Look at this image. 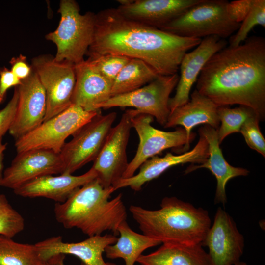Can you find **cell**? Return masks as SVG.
<instances>
[{"label":"cell","mask_w":265,"mask_h":265,"mask_svg":"<svg viewBox=\"0 0 265 265\" xmlns=\"http://www.w3.org/2000/svg\"><path fill=\"white\" fill-rule=\"evenodd\" d=\"M40 261L35 244L0 235V265H39Z\"/></svg>","instance_id":"obj_27"},{"label":"cell","mask_w":265,"mask_h":265,"mask_svg":"<svg viewBox=\"0 0 265 265\" xmlns=\"http://www.w3.org/2000/svg\"><path fill=\"white\" fill-rule=\"evenodd\" d=\"M137 262L141 265H213L201 244H162L156 251L142 254Z\"/></svg>","instance_id":"obj_24"},{"label":"cell","mask_w":265,"mask_h":265,"mask_svg":"<svg viewBox=\"0 0 265 265\" xmlns=\"http://www.w3.org/2000/svg\"><path fill=\"white\" fill-rule=\"evenodd\" d=\"M19 99L17 111L9 133L15 140L41 124L47 109L45 90L33 70L30 75L17 86Z\"/></svg>","instance_id":"obj_15"},{"label":"cell","mask_w":265,"mask_h":265,"mask_svg":"<svg viewBox=\"0 0 265 265\" xmlns=\"http://www.w3.org/2000/svg\"><path fill=\"white\" fill-rule=\"evenodd\" d=\"M217 113L221 122V126L217 130L220 144L229 135L239 132L241 126L249 117L255 114L258 116L252 108L242 105L233 108L228 106H218Z\"/></svg>","instance_id":"obj_28"},{"label":"cell","mask_w":265,"mask_h":265,"mask_svg":"<svg viewBox=\"0 0 265 265\" xmlns=\"http://www.w3.org/2000/svg\"><path fill=\"white\" fill-rule=\"evenodd\" d=\"M116 236L106 234L89 237L78 242H65L60 236H54L34 244L39 258L42 261H48L53 257L60 255H72L81 261V265H117L106 262L103 253L106 248L114 244Z\"/></svg>","instance_id":"obj_16"},{"label":"cell","mask_w":265,"mask_h":265,"mask_svg":"<svg viewBox=\"0 0 265 265\" xmlns=\"http://www.w3.org/2000/svg\"><path fill=\"white\" fill-rule=\"evenodd\" d=\"M21 81L11 70L5 67L0 68V104L4 101L8 89L19 86Z\"/></svg>","instance_id":"obj_35"},{"label":"cell","mask_w":265,"mask_h":265,"mask_svg":"<svg viewBox=\"0 0 265 265\" xmlns=\"http://www.w3.org/2000/svg\"><path fill=\"white\" fill-rule=\"evenodd\" d=\"M201 0H135L116 9L124 17L160 28Z\"/></svg>","instance_id":"obj_20"},{"label":"cell","mask_w":265,"mask_h":265,"mask_svg":"<svg viewBox=\"0 0 265 265\" xmlns=\"http://www.w3.org/2000/svg\"><path fill=\"white\" fill-rule=\"evenodd\" d=\"M198 132L208 142L209 157L201 164L189 165L185 172L188 174L202 168L209 169L217 181L214 203H221L224 206L227 202L225 187L228 182L234 177L246 176L249 171L243 168L233 166L225 160L219 146L217 130L208 125H204L199 128Z\"/></svg>","instance_id":"obj_22"},{"label":"cell","mask_w":265,"mask_h":265,"mask_svg":"<svg viewBox=\"0 0 265 265\" xmlns=\"http://www.w3.org/2000/svg\"><path fill=\"white\" fill-rule=\"evenodd\" d=\"M63 170L59 154L44 149L26 151L17 153L4 170L0 186L14 190L35 178L62 174Z\"/></svg>","instance_id":"obj_14"},{"label":"cell","mask_w":265,"mask_h":265,"mask_svg":"<svg viewBox=\"0 0 265 265\" xmlns=\"http://www.w3.org/2000/svg\"><path fill=\"white\" fill-rule=\"evenodd\" d=\"M76 82L72 104L87 111H100L99 106L111 97L112 82L87 60L75 64Z\"/></svg>","instance_id":"obj_21"},{"label":"cell","mask_w":265,"mask_h":265,"mask_svg":"<svg viewBox=\"0 0 265 265\" xmlns=\"http://www.w3.org/2000/svg\"><path fill=\"white\" fill-rule=\"evenodd\" d=\"M97 177L96 171L91 167L86 173L78 176L61 174L41 176L24 184L13 191L23 197H44L57 203H63L77 189Z\"/></svg>","instance_id":"obj_19"},{"label":"cell","mask_w":265,"mask_h":265,"mask_svg":"<svg viewBox=\"0 0 265 265\" xmlns=\"http://www.w3.org/2000/svg\"><path fill=\"white\" fill-rule=\"evenodd\" d=\"M196 90L217 106L252 108L265 117V39L248 37L236 46L214 53L202 68Z\"/></svg>","instance_id":"obj_2"},{"label":"cell","mask_w":265,"mask_h":265,"mask_svg":"<svg viewBox=\"0 0 265 265\" xmlns=\"http://www.w3.org/2000/svg\"><path fill=\"white\" fill-rule=\"evenodd\" d=\"M257 25L265 27V0H254L253 4L236 31L230 37L229 46H236L243 42L249 32Z\"/></svg>","instance_id":"obj_29"},{"label":"cell","mask_w":265,"mask_h":265,"mask_svg":"<svg viewBox=\"0 0 265 265\" xmlns=\"http://www.w3.org/2000/svg\"><path fill=\"white\" fill-rule=\"evenodd\" d=\"M160 209L131 205L132 217L143 235L162 244H201L211 226L208 211L176 197L162 199Z\"/></svg>","instance_id":"obj_4"},{"label":"cell","mask_w":265,"mask_h":265,"mask_svg":"<svg viewBox=\"0 0 265 265\" xmlns=\"http://www.w3.org/2000/svg\"><path fill=\"white\" fill-rule=\"evenodd\" d=\"M65 257V255L60 254L53 257L48 261H50L53 265H66L64 263Z\"/></svg>","instance_id":"obj_38"},{"label":"cell","mask_w":265,"mask_h":265,"mask_svg":"<svg viewBox=\"0 0 265 265\" xmlns=\"http://www.w3.org/2000/svg\"><path fill=\"white\" fill-rule=\"evenodd\" d=\"M179 79L176 73L159 76L147 84L133 91L111 97L101 104L99 109L114 107H131L155 118L163 127L170 111L169 108L170 95L176 87Z\"/></svg>","instance_id":"obj_10"},{"label":"cell","mask_w":265,"mask_h":265,"mask_svg":"<svg viewBox=\"0 0 265 265\" xmlns=\"http://www.w3.org/2000/svg\"><path fill=\"white\" fill-rule=\"evenodd\" d=\"M87 111L72 104L66 109L15 140L17 153L44 149L59 154L65 140L100 112Z\"/></svg>","instance_id":"obj_7"},{"label":"cell","mask_w":265,"mask_h":265,"mask_svg":"<svg viewBox=\"0 0 265 265\" xmlns=\"http://www.w3.org/2000/svg\"><path fill=\"white\" fill-rule=\"evenodd\" d=\"M141 113L135 109H129L122 114L119 123L111 129L92 167L97 178L105 188L113 186L122 178L128 162L126 149L132 128L131 119Z\"/></svg>","instance_id":"obj_12"},{"label":"cell","mask_w":265,"mask_h":265,"mask_svg":"<svg viewBox=\"0 0 265 265\" xmlns=\"http://www.w3.org/2000/svg\"><path fill=\"white\" fill-rule=\"evenodd\" d=\"M234 265H248L245 262L240 261Z\"/></svg>","instance_id":"obj_40"},{"label":"cell","mask_w":265,"mask_h":265,"mask_svg":"<svg viewBox=\"0 0 265 265\" xmlns=\"http://www.w3.org/2000/svg\"><path fill=\"white\" fill-rule=\"evenodd\" d=\"M208 157V142L203 136L199 134V140L191 150L179 155L167 153L163 157L155 156L142 163L137 174L120 179L112 187L115 191L129 187L135 191H138L144 184L158 178L170 167L186 163L201 164Z\"/></svg>","instance_id":"obj_18"},{"label":"cell","mask_w":265,"mask_h":265,"mask_svg":"<svg viewBox=\"0 0 265 265\" xmlns=\"http://www.w3.org/2000/svg\"><path fill=\"white\" fill-rule=\"evenodd\" d=\"M88 56L87 60L101 75L112 83L122 69L131 59L125 56L112 54Z\"/></svg>","instance_id":"obj_31"},{"label":"cell","mask_w":265,"mask_h":265,"mask_svg":"<svg viewBox=\"0 0 265 265\" xmlns=\"http://www.w3.org/2000/svg\"><path fill=\"white\" fill-rule=\"evenodd\" d=\"M58 12L61 16L58 27L45 37L56 46L55 60L78 64L84 60L92 42L96 14H80L74 0H61Z\"/></svg>","instance_id":"obj_5"},{"label":"cell","mask_w":265,"mask_h":265,"mask_svg":"<svg viewBox=\"0 0 265 265\" xmlns=\"http://www.w3.org/2000/svg\"><path fill=\"white\" fill-rule=\"evenodd\" d=\"M159 76L144 61L136 58H131L114 80L111 96L125 94L139 89Z\"/></svg>","instance_id":"obj_26"},{"label":"cell","mask_w":265,"mask_h":265,"mask_svg":"<svg viewBox=\"0 0 265 265\" xmlns=\"http://www.w3.org/2000/svg\"><path fill=\"white\" fill-rule=\"evenodd\" d=\"M118 233L120 236L116 242L107 246L104 252L107 258L123 259L125 265H134L145 250L161 243L143 234L135 232L126 221L121 223Z\"/></svg>","instance_id":"obj_25"},{"label":"cell","mask_w":265,"mask_h":265,"mask_svg":"<svg viewBox=\"0 0 265 265\" xmlns=\"http://www.w3.org/2000/svg\"><path fill=\"white\" fill-rule=\"evenodd\" d=\"M117 115L115 112L102 115L100 111L79 129L70 141L65 143L59 153L63 164L62 174H72L95 160Z\"/></svg>","instance_id":"obj_8"},{"label":"cell","mask_w":265,"mask_h":265,"mask_svg":"<svg viewBox=\"0 0 265 265\" xmlns=\"http://www.w3.org/2000/svg\"><path fill=\"white\" fill-rule=\"evenodd\" d=\"M24 227L23 216L12 206L6 196L0 193V235L12 238Z\"/></svg>","instance_id":"obj_30"},{"label":"cell","mask_w":265,"mask_h":265,"mask_svg":"<svg viewBox=\"0 0 265 265\" xmlns=\"http://www.w3.org/2000/svg\"><path fill=\"white\" fill-rule=\"evenodd\" d=\"M260 121L257 114L251 116L243 123L239 132L250 148L265 157V140L260 129Z\"/></svg>","instance_id":"obj_32"},{"label":"cell","mask_w":265,"mask_h":265,"mask_svg":"<svg viewBox=\"0 0 265 265\" xmlns=\"http://www.w3.org/2000/svg\"><path fill=\"white\" fill-rule=\"evenodd\" d=\"M7 148V143L0 142V183L1 182L4 172L3 160L4 157V151Z\"/></svg>","instance_id":"obj_37"},{"label":"cell","mask_w":265,"mask_h":265,"mask_svg":"<svg viewBox=\"0 0 265 265\" xmlns=\"http://www.w3.org/2000/svg\"><path fill=\"white\" fill-rule=\"evenodd\" d=\"M226 0H201L160 29L180 36L201 39L216 36L225 39L238 29L226 9Z\"/></svg>","instance_id":"obj_6"},{"label":"cell","mask_w":265,"mask_h":265,"mask_svg":"<svg viewBox=\"0 0 265 265\" xmlns=\"http://www.w3.org/2000/svg\"><path fill=\"white\" fill-rule=\"evenodd\" d=\"M202 39L180 36L127 19L116 8L95 14L93 38L87 54H118L140 59L159 76L177 73L183 57Z\"/></svg>","instance_id":"obj_1"},{"label":"cell","mask_w":265,"mask_h":265,"mask_svg":"<svg viewBox=\"0 0 265 265\" xmlns=\"http://www.w3.org/2000/svg\"><path fill=\"white\" fill-rule=\"evenodd\" d=\"M254 0H238L228 2L226 9L230 18L241 23L250 11Z\"/></svg>","instance_id":"obj_34"},{"label":"cell","mask_w":265,"mask_h":265,"mask_svg":"<svg viewBox=\"0 0 265 265\" xmlns=\"http://www.w3.org/2000/svg\"><path fill=\"white\" fill-rule=\"evenodd\" d=\"M202 245L208 247L213 265H234L243 254L244 239L232 217L218 207Z\"/></svg>","instance_id":"obj_13"},{"label":"cell","mask_w":265,"mask_h":265,"mask_svg":"<svg viewBox=\"0 0 265 265\" xmlns=\"http://www.w3.org/2000/svg\"><path fill=\"white\" fill-rule=\"evenodd\" d=\"M19 94L17 86L15 87L13 95L6 106L0 110V142L7 132H9L16 115Z\"/></svg>","instance_id":"obj_33"},{"label":"cell","mask_w":265,"mask_h":265,"mask_svg":"<svg viewBox=\"0 0 265 265\" xmlns=\"http://www.w3.org/2000/svg\"><path fill=\"white\" fill-rule=\"evenodd\" d=\"M213 102L195 90L191 94L189 100L170 113L164 128L181 125L185 129L188 142L193 140L195 133L192 129L198 125H208L218 130L220 124L217 110Z\"/></svg>","instance_id":"obj_23"},{"label":"cell","mask_w":265,"mask_h":265,"mask_svg":"<svg viewBox=\"0 0 265 265\" xmlns=\"http://www.w3.org/2000/svg\"><path fill=\"white\" fill-rule=\"evenodd\" d=\"M9 63L11 71L21 80L28 78L32 72V66L28 63L26 57L22 54L12 58Z\"/></svg>","instance_id":"obj_36"},{"label":"cell","mask_w":265,"mask_h":265,"mask_svg":"<svg viewBox=\"0 0 265 265\" xmlns=\"http://www.w3.org/2000/svg\"><path fill=\"white\" fill-rule=\"evenodd\" d=\"M227 44L226 39L218 36L206 37L196 48L185 54L179 67L181 73L175 94L169 100L170 112L189 100L191 88L205 64L214 53L226 47Z\"/></svg>","instance_id":"obj_17"},{"label":"cell","mask_w":265,"mask_h":265,"mask_svg":"<svg viewBox=\"0 0 265 265\" xmlns=\"http://www.w3.org/2000/svg\"><path fill=\"white\" fill-rule=\"evenodd\" d=\"M153 120V117L145 113H139L132 118V126L137 132L139 142L136 154L129 163L123 179L133 176L143 162L164 150L172 148L177 153H183L189 148L190 143L184 128L171 132L159 130L151 125Z\"/></svg>","instance_id":"obj_11"},{"label":"cell","mask_w":265,"mask_h":265,"mask_svg":"<svg viewBox=\"0 0 265 265\" xmlns=\"http://www.w3.org/2000/svg\"><path fill=\"white\" fill-rule=\"evenodd\" d=\"M112 186L104 187L96 178L77 189L63 203H56L54 212L56 221L67 229L77 228L91 237L110 231L116 236L127 213L119 194L112 199Z\"/></svg>","instance_id":"obj_3"},{"label":"cell","mask_w":265,"mask_h":265,"mask_svg":"<svg viewBox=\"0 0 265 265\" xmlns=\"http://www.w3.org/2000/svg\"><path fill=\"white\" fill-rule=\"evenodd\" d=\"M31 65L45 90V121L71 105L76 82L75 64L67 61H56L50 55H41L32 59Z\"/></svg>","instance_id":"obj_9"},{"label":"cell","mask_w":265,"mask_h":265,"mask_svg":"<svg viewBox=\"0 0 265 265\" xmlns=\"http://www.w3.org/2000/svg\"><path fill=\"white\" fill-rule=\"evenodd\" d=\"M39 265H53L50 261H42L41 260Z\"/></svg>","instance_id":"obj_39"}]
</instances>
